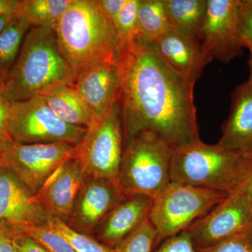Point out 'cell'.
Listing matches in <instances>:
<instances>
[{"label": "cell", "instance_id": "10", "mask_svg": "<svg viewBox=\"0 0 252 252\" xmlns=\"http://www.w3.org/2000/svg\"><path fill=\"white\" fill-rule=\"evenodd\" d=\"M74 145L66 143L15 144L1 157L33 195L63 162L72 158Z\"/></svg>", "mask_w": 252, "mask_h": 252}, {"label": "cell", "instance_id": "25", "mask_svg": "<svg viewBox=\"0 0 252 252\" xmlns=\"http://www.w3.org/2000/svg\"><path fill=\"white\" fill-rule=\"evenodd\" d=\"M48 224L70 243L77 252H114L91 235L81 233L69 228L63 220L49 217Z\"/></svg>", "mask_w": 252, "mask_h": 252}, {"label": "cell", "instance_id": "42", "mask_svg": "<svg viewBox=\"0 0 252 252\" xmlns=\"http://www.w3.org/2000/svg\"><path fill=\"white\" fill-rule=\"evenodd\" d=\"M3 167V165H2V161H1V157H0V169L1 168V167Z\"/></svg>", "mask_w": 252, "mask_h": 252}, {"label": "cell", "instance_id": "4", "mask_svg": "<svg viewBox=\"0 0 252 252\" xmlns=\"http://www.w3.org/2000/svg\"><path fill=\"white\" fill-rule=\"evenodd\" d=\"M252 174V154L207 144L201 140L174 150L170 179L185 184L230 193Z\"/></svg>", "mask_w": 252, "mask_h": 252}, {"label": "cell", "instance_id": "33", "mask_svg": "<svg viewBox=\"0 0 252 252\" xmlns=\"http://www.w3.org/2000/svg\"><path fill=\"white\" fill-rule=\"evenodd\" d=\"M18 230L0 222V252H18L14 243Z\"/></svg>", "mask_w": 252, "mask_h": 252}, {"label": "cell", "instance_id": "16", "mask_svg": "<svg viewBox=\"0 0 252 252\" xmlns=\"http://www.w3.org/2000/svg\"><path fill=\"white\" fill-rule=\"evenodd\" d=\"M153 200L144 195H126L96 228L93 237L109 248H117L148 220Z\"/></svg>", "mask_w": 252, "mask_h": 252}, {"label": "cell", "instance_id": "28", "mask_svg": "<svg viewBox=\"0 0 252 252\" xmlns=\"http://www.w3.org/2000/svg\"><path fill=\"white\" fill-rule=\"evenodd\" d=\"M11 102L0 95V157L14 145L10 130Z\"/></svg>", "mask_w": 252, "mask_h": 252}, {"label": "cell", "instance_id": "35", "mask_svg": "<svg viewBox=\"0 0 252 252\" xmlns=\"http://www.w3.org/2000/svg\"><path fill=\"white\" fill-rule=\"evenodd\" d=\"M21 0H0V16L20 17Z\"/></svg>", "mask_w": 252, "mask_h": 252}, {"label": "cell", "instance_id": "1", "mask_svg": "<svg viewBox=\"0 0 252 252\" xmlns=\"http://www.w3.org/2000/svg\"><path fill=\"white\" fill-rule=\"evenodd\" d=\"M119 66L124 146L144 131L160 136L174 150L200 140L195 82L170 67L156 43L137 41L123 51Z\"/></svg>", "mask_w": 252, "mask_h": 252}, {"label": "cell", "instance_id": "27", "mask_svg": "<svg viewBox=\"0 0 252 252\" xmlns=\"http://www.w3.org/2000/svg\"><path fill=\"white\" fill-rule=\"evenodd\" d=\"M157 233L149 219L135 233L126 239L114 252H152Z\"/></svg>", "mask_w": 252, "mask_h": 252}, {"label": "cell", "instance_id": "15", "mask_svg": "<svg viewBox=\"0 0 252 252\" xmlns=\"http://www.w3.org/2000/svg\"><path fill=\"white\" fill-rule=\"evenodd\" d=\"M84 180L80 167L70 158L50 176L34 200L49 217L66 223Z\"/></svg>", "mask_w": 252, "mask_h": 252}, {"label": "cell", "instance_id": "36", "mask_svg": "<svg viewBox=\"0 0 252 252\" xmlns=\"http://www.w3.org/2000/svg\"><path fill=\"white\" fill-rule=\"evenodd\" d=\"M15 18L9 17V16H0V34L4 31V28L8 26V24Z\"/></svg>", "mask_w": 252, "mask_h": 252}, {"label": "cell", "instance_id": "23", "mask_svg": "<svg viewBox=\"0 0 252 252\" xmlns=\"http://www.w3.org/2000/svg\"><path fill=\"white\" fill-rule=\"evenodd\" d=\"M72 1L73 0H21L20 17L26 20L31 27H56Z\"/></svg>", "mask_w": 252, "mask_h": 252}, {"label": "cell", "instance_id": "7", "mask_svg": "<svg viewBox=\"0 0 252 252\" xmlns=\"http://www.w3.org/2000/svg\"><path fill=\"white\" fill-rule=\"evenodd\" d=\"M124 148L119 98L105 115L88 127L80 142L74 146L72 158L80 167L84 180L104 179L117 182Z\"/></svg>", "mask_w": 252, "mask_h": 252}, {"label": "cell", "instance_id": "13", "mask_svg": "<svg viewBox=\"0 0 252 252\" xmlns=\"http://www.w3.org/2000/svg\"><path fill=\"white\" fill-rule=\"evenodd\" d=\"M49 216L34 195L6 167L0 169V222L18 231L46 224Z\"/></svg>", "mask_w": 252, "mask_h": 252}, {"label": "cell", "instance_id": "14", "mask_svg": "<svg viewBox=\"0 0 252 252\" xmlns=\"http://www.w3.org/2000/svg\"><path fill=\"white\" fill-rule=\"evenodd\" d=\"M121 73L118 64L102 63L78 74L74 84L94 121L109 112L120 95Z\"/></svg>", "mask_w": 252, "mask_h": 252}, {"label": "cell", "instance_id": "20", "mask_svg": "<svg viewBox=\"0 0 252 252\" xmlns=\"http://www.w3.org/2000/svg\"><path fill=\"white\" fill-rule=\"evenodd\" d=\"M172 31L200 41L207 0H163Z\"/></svg>", "mask_w": 252, "mask_h": 252}, {"label": "cell", "instance_id": "41", "mask_svg": "<svg viewBox=\"0 0 252 252\" xmlns=\"http://www.w3.org/2000/svg\"><path fill=\"white\" fill-rule=\"evenodd\" d=\"M3 84H4V82L0 78V94H1V90H2Z\"/></svg>", "mask_w": 252, "mask_h": 252}, {"label": "cell", "instance_id": "6", "mask_svg": "<svg viewBox=\"0 0 252 252\" xmlns=\"http://www.w3.org/2000/svg\"><path fill=\"white\" fill-rule=\"evenodd\" d=\"M229 194L170 182L154 199L149 212V221L157 233L154 250L166 239L187 230Z\"/></svg>", "mask_w": 252, "mask_h": 252}, {"label": "cell", "instance_id": "9", "mask_svg": "<svg viewBox=\"0 0 252 252\" xmlns=\"http://www.w3.org/2000/svg\"><path fill=\"white\" fill-rule=\"evenodd\" d=\"M252 223V202L245 183L186 230L197 251L245 233Z\"/></svg>", "mask_w": 252, "mask_h": 252}, {"label": "cell", "instance_id": "30", "mask_svg": "<svg viewBox=\"0 0 252 252\" xmlns=\"http://www.w3.org/2000/svg\"><path fill=\"white\" fill-rule=\"evenodd\" d=\"M198 252H252V248L244 233H242Z\"/></svg>", "mask_w": 252, "mask_h": 252}, {"label": "cell", "instance_id": "40", "mask_svg": "<svg viewBox=\"0 0 252 252\" xmlns=\"http://www.w3.org/2000/svg\"><path fill=\"white\" fill-rule=\"evenodd\" d=\"M250 77L249 80H250L252 82V59H250Z\"/></svg>", "mask_w": 252, "mask_h": 252}, {"label": "cell", "instance_id": "31", "mask_svg": "<svg viewBox=\"0 0 252 252\" xmlns=\"http://www.w3.org/2000/svg\"><path fill=\"white\" fill-rule=\"evenodd\" d=\"M240 27L245 48H248L252 59V8L240 0Z\"/></svg>", "mask_w": 252, "mask_h": 252}, {"label": "cell", "instance_id": "12", "mask_svg": "<svg viewBox=\"0 0 252 252\" xmlns=\"http://www.w3.org/2000/svg\"><path fill=\"white\" fill-rule=\"evenodd\" d=\"M125 197L114 181L84 180L65 223L75 231L93 236L96 228Z\"/></svg>", "mask_w": 252, "mask_h": 252}, {"label": "cell", "instance_id": "3", "mask_svg": "<svg viewBox=\"0 0 252 252\" xmlns=\"http://www.w3.org/2000/svg\"><path fill=\"white\" fill-rule=\"evenodd\" d=\"M55 31L61 51L77 75L98 63H120L117 32L97 0H73Z\"/></svg>", "mask_w": 252, "mask_h": 252}, {"label": "cell", "instance_id": "38", "mask_svg": "<svg viewBox=\"0 0 252 252\" xmlns=\"http://www.w3.org/2000/svg\"><path fill=\"white\" fill-rule=\"evenodd\" d=\"M244 235L246 237L247 240H248L249 243L250 244L252 248V223L251 225L248 227V229L245 230Z\"/></svg>", "mask_w": 252, "mask_h": 252}, {"label": "cell", "instance_id": "29", "mask_svg": "<svg viewBox=\"0 0 252 252\" xmlns=\"http://www.w3.org/2000/svg\"><path fill=\"white\" fill-rule=\"evenodd\" d=\"M154 250V252H198L186 230L164 240Z\"/></svg>", "mask_w": 252, "mask_h": 252}, {"label": "cell", "instance_id": "18", "mask_svg": "<svg viewBox=\"0 0 252 252\" xmlns=\"http://www.w3.org/2000/svg\"><path fill=\"white\" fill-rule=\"evenodd\" d=\"M222 147L252 154V82L237 87L232 94L231 107L219 141Z\"/></svg>", "mask_w": 252, "mask_h": 252}, {"label": "cell", "instance_id": "37", "mask_svg": "<svg viewBox=\"0 0 252 252\" xmlns=\"http://www.w3.org/2000/svg\"><path fill=\"white\" fill-rule=\"evenodd\" d=\"M245 186H246L247 190H248L249 195H250L252 202V174L245 182Z\"/></svg>", "mask_w": 252, "mask_h": 252}, {"label": "cell", "instance_id": "19", "mask_svg": "<svg viewBox=\"0 0 252 252\" xmlns=\"http://www.w3.org/2000/svg\"><path fill=\"white\" fill-rule=\"evenodd\" d=\"M40 96L51 110L68 124L88 128L94 122L74 86H58Z\"/></svg>", "mask_w": 252, "mask_h": 252}, {"label": "cell", "instance_id": "34", "mask_svg": "<svg viewBox=\"0 0 252 252\" xmlns=\"http://www.w3.org/2000/svg\"><path fill=\"white\" fill-rule=\"evenodd\" d=\"M126 1L127 0H97L101 9L113 25Z\"/></svg>", "mask_w": 252, "mask_h": 252}, {"label": "cell", "instance_id": "24", "mask_svg": "<svg viewBox=\"0 0 252 252\" xmlns=\"http://www.w3.org/2000/svg\"><path fill=\"white\" fill-rule=\"evenodd\" d=\"M140 0H127L114 21L122 53L138 40V13Z\"/></svg>", "mask_w": 252, "mask_h": 252}, {"label": "cell", "instance_id": "39", "mask_svg": "<svg viewBox=\"0 0 252 252\" xmlns=\"http://www.w3.org/2000/svg\"><path fill=\"white\" fill-rule=\"evenodd\" d=\"M242 1H243V4L252 8V0H242Z\"/></svg>", "mask_w": 252, "mask_h": 252}, {"label": "cell", "instance_id": "5", "mask_svg": "<svg viewBox=\"0 0 252 252\" xmlns=\"http://www.w3.org/2000/svg\"><path fill=\"white\" fill-rule=\"evenodd\" d=\"M174 149L160 136L144 131L124 146L117 182L126 195L154 199L171 182Z\"/></svg>", "mask_w": 252, "mask_h": 252}, {"label": "cell", "instance_id": "2", "mask_svg": "<svg viewBox=\"0 0 252 252\" xmlns=\"http://www.w3.org/2000/svg\"><path fill=\"white\" fill-rule=\"evenodd\" d=\"M77 77L61 51L55 27H31L0 95L9 102L26 100L58 86H74Z\"/></svg>", "mask_w": 252, "mask_h": 252}, {"label": "cell", "instance_id": "26", "mask_svg": "<svg viewBox=\"0 0 252 252\" xmlns=\"http://www.w3.org/2000/svg\"><path fill=\"white\" fill-rule=\"evenodd\" d=\"M48 252H77L70 243L48 223L31 227L23 231Z\"/></svg>", "mask_w": 252, "mask_h": 252}, {"label": "cell", "instance_id": "22", "mask_svg": "<svg viewBox=\"0 0 252 252\" xmlns=\"http://www.w3.org/2000/svg\"><path fill=\"white\" fill-rule=\"evenodd\" d=\"M31 28L24 18H15L0 34V78L3 82L14 66Z\"/></svg>", "mask_w": 252, "mask_h": 252}, {"label": "cell", "instance_id": "17", "mask_svg": "<svg viewBox=\"0 0 252 252\" xmlns=\"http://www.w3.org/2000/svg\"><path fill=\"white\" fill-rule=\"evenodd\" d=\"M156 44L159 54L170 67L195 82L213 61L200 41L172 30Z\"/></svg>", "mask_w": 252, "mask_h": 252}, {"label": "cell", "instance_id": "21", "mask_svg": "<svg viewBox=\"0 0 252 252\" xmlns=\"http://www.w3.org/2000/svg\"><path fill=\"white\" fill-rule=\"evenodd\" d=\"M138 40L157 43L171 31L163 0H140L138 13Z\"/></svg>", "mask_w": 252, "mask_h": 252}, {"label": "cell", "instance_id": "32", "mask_svg": "<svg viewBox=\"0 0 252 252\" xmlns=\"http://www.w3.org/2000/svg\"><path fill=\"white\" fill-rule=\"evenodd\" d=\"M14 243L18 252H48L23 232H16Z\"/></svg>", "mask_w": 252, "mask_h": 252}, {"label": "cell", "instance_id": "8", "mask_svg": "<svg viewBox=\"0 0 252 252\" xmlns=\"http://www.w3.org/2000/svg\"><path fill=\"white\" fill-rule=\"evenodd\" d=\"M10 130L16 144L66 143L76 146L87 128L60 119L41 96L11 102Z\"/></svg>", "mask_w": 252, "mask_h": 252}, {"label": "cell", "instance_id": "11", "mask_svg": "<svg viewBox=\"0 0 252 252\" xmlns=\"http://www.w3.org/2000/svg\"><path fill=\"white\" fill-rule=\"evenodd\" d=\"M240 0H207L200 42L212 59L227 63L243 54Z\"/></svg>", "mask_w": 252, "mask_h": 252}]
</instances>
